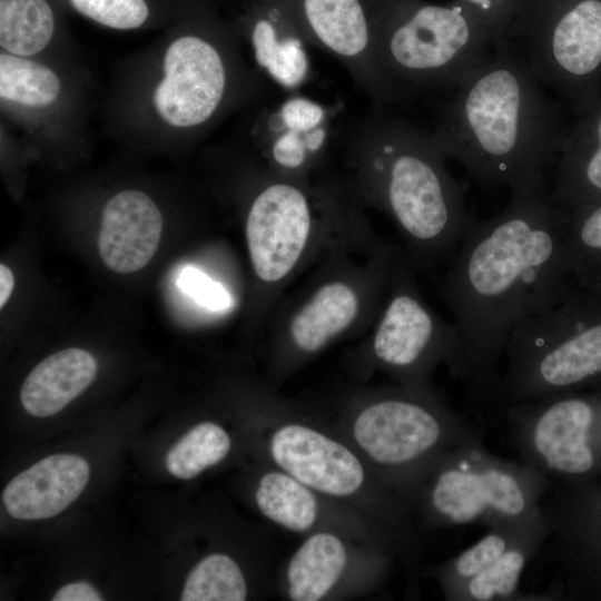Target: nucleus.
<instances>
[{"instance_id": "1", "label": "nucleus", "mask_w": 601, "mask_h": 601, "mask_svg": "<svg viewBox=\"0 0 601 601\" xmlns=\"http://www.w3.org/2000/svg\"><path fill=\"white\" fill-rule=\"evenodd\" d=\"M574 285L549 184L511 189L508 206L489 219L471 216L440 292L459 337L449 372L473 401H496L497 366L513 329L558 304Z\"/></svg>"}, {"instance_id": "2", "label": "nucleus", "mask_w": 601, "mask_h": 601, "mask_svg": "<svg viewBox=\"0 0 601 601\" xmlns=\"http://www.w3.org/2000/svg\"><path fill=\"white\" fill-rule=\"evenodd\" d=\"M566 112L508 42L445 96L431 131L477 184L514 189L549 184L570 127Z\"/></svg>"}, {"instance_id": "3", "label": "nucleus", "mask_w": 601, "mask_h": 601, "mask_svg": "<svg viewBox=\"0 0 601 601\" xmlns=\"http://www.w3.org/2000/svg\"><path fill=\"white\" fill-rule=\"evenodd\" d=\"M341 139V176L356 200L393 221L417 272L447 266L472 215L432 131L373 105Z\"/></svg>"}, {"instance_id": "4", "label": "nucleus", "mask_w": 601, "mask_h": 601, "mask_svg": "<svg viewBox=\"0 0 601 601\" xmlns=\"http://www.w3.org/2000/svg\"><path fill=\"white\" fill-rule=\"evenodd\" d=\"M244 224L257 321L267 318L290 283L332 250L383 242L341 175L326 169L302 181L260 159L254 164Z\"/></svg>"}, {"instance_id": "5", "label": "nucleus", "mask_w": 601, "mask_h": 601, "mask_svg": "<svg viewBox=\"0 0 601 601\" xmlns=\"http://www.w3.org/2000/svg\"><path fill=\"white\" fill-rule=\"evenodd\" d=\"M401 250L387 242L346 245L324 256L268 315L272 375L282 377L375 323Z\"/></svg>"}, {"instance_id": "6", "label": "nucleus", "mask_w": 601, "mask_h": 601, "mask_svg": "<svg viewBox=\"0 0 601 601\" xmlns=\"http://www.w3.org/2000/svg\"><path fill=\"white\" fill-rule=\"evenodd\" d=\"M374 26L386 75L411 98L420 91L449 95L495 49L463 0L444 6L388 0Z\"/></svg>"}, {"instance_id": "7", "label": "nucleus", "mask_w": 601, "mask_h": 601, "mask_svg": "<svg viewBox=\"0 0 601 601\" xmlns=\"http://www.w3.org/2000/svg\"><path fill=\"white\" fill-rule=\"evenodd\" d=\"M352 437L381 477L411 506L423 477L443 455L481 440L475 427L440 395L403 386L358 396Z\"/></svg>"}, {"instance_id": "8", "label": "nucleus", "mask_w": 601, "mask_h": 601, "mask_svg": "<svg viewBox=\"0 0 601 601\" xmlns=\"http://www.w3.org/2000/svg\"><path fill=\"white\" fill-rule=\"evenodd\" d=\"M505 355L496 403L504 407L601 376V296L577 284L554 306L520 322Z\"/></svg>"}, {"instance_id": "9", "label": "nucleus", "mask_w": 601, "mask_h": 601, "mask_svg": "<svg viewBox=\"0 0 601 601\" xmlns=\"http://www.w3.org/2000/svg\"><path fill=\"white\" fill-rule=\"evenodd\" d=\"M551 485L538 469L495 456L479 440L443 455L423 477L413 505L433 529L470 524L490 529L530 514Z\"/></svg>"}, {"instance_id": "10", "label": "nucleus", "mask_w": 601, "mask_h": 601, "mask_svg": "<svg viewBox=\"0 0 601 601\" xmlns=\"http://www.w3.org/2000/svg\"><path fill=\"white\" fill-rule=\"evenodd\" d=\"M509 42L568 112L592 108L601 89V0H528Z\"/></svg>"}, {"instance_id": "11", "label": "nucleus", "mask_w": 601, "mask_h": 601, "mask_svg": "<svg viewBox=\"0 0 601 601\" xmlns=\"http://www.w3.org/2000/svg\"><path fill=\"white\" fill-rule=\"evenodd\" d=\"M416 273L401 248L383 307L351 353V364L361 374L385 372L403 387L439 395L433 373L440 363L447 368L453 365L459 337L454 324L444 321L422 296Z\"/></svg>"}, {"instance_id": "12", "label": "nucleus", "mask_w": 601, "mask_h": 601, "mask_svg": "<svg viewBox=\"0 0 601 601\" xmlns=\"http://www.w3.org/2000/svg\"><path fill=\"white\" fill-rule=\"evenodd\" d=\"M505 418L512 446L522 462L546 476L573 480L598 465L601 394L571 392L511 404Z\"/></svg>"}, {"instance_id": "13", "label": "nucleus", "mask_w": 601, "mask_h": 601, "mask_svg": "<svg viewBox=\"0 0 601 601\" xmlns=\"http://www.w3.org/2000/svg\"><path fill=\"white\" fill-rule=\"evenodd\" d=\"M235 79L239 73L227 48L211 38L186 33L166 49L152 106L170 127L200 129L229 102Z\"/></svg>"}, {"instance_id": "14", "label": "nucleus", "mask_w": 601, "mask_h": 601, "mask_svg": "<svg viewBox=\"0 0 601 601\" xmlns=\"http://www.w3.org/2000/svg\"><path fill=\"white\" fill-rule=\"evenodd\" d=\"M255 137L259 159L273 171L309 181L327 169L332 142L329 112L318 102L292 95L259 118Z\"/></svg>"}, {"instance_id": "15", "label": "nucleus", "mask_w": 601, "mask_h": 601, "mask_svg": "<svg viewBox=\"0 0 601 601\" xmlns=\"http://www.w3.org/2000/svg\"><path fill=\"white\" fill-rule=\"evenodd\" d=\"M268 450L275 465L318 494L346 499L366 486L359 457L345 444L300 422L273 431Z\"/></svg>"}, {"instance_id": "16", "label": "nucleus", "mask_w": 601, "mask_h": 601, "mask_svg": "<svg viewBox=\"0 0 601 601\" xmlns=\"http://www.w3.org/2000/svg\"><path fill=\"white\" fill-rule=\"evenodd\" d=\"M162 215L144 191L126 189L105 205L98 250L105 265L119 274L135 273L154 257L162 233Z\"/></svg>"}, {"instance_id": "17", "label": "nucleus", "mask_w": 601, "mask_h": 601, "mask_svg": "<svg viewBox=\"0 0 601 601\" xmlns=\"http://www.w3.org/2000/svg\"><path fill=\"white\" fill-rule=\"evenodd\" d=\"M89 476V465L81 456L53 454L17 474L4 487L2 502L14 519H48L81 494Z\"/></svg>"}, {"instance_id": "18", "label": "nucleus", "mask_w": 601, "mask_h": 601, "mask_svg": "<svg viewBox=\"0 0 601 601\" xmlns=\"http://www.w3.org/2000/svg\"><path fill=\"white\" fill-rule=\"evenodd\" d=\"M549 200L562 209L601 200V89L592 108L570 124Z\"/></svg>"}, {"instance_id": "19", "label": "nucleus", "mask_w": 601, "mask_h": 601, "mask_svg": "<svg viewBox=\"0 0 601 601\" xmlns=\"http://www.w3.org/2000/svg\"><path fill=\"white\" fill-rule=\"evenodd\" d=\"M95 357L81 348H67L41 361L20 390L23 408L37 417L51 416L79 396L95 380Z\"/></svg>"}, {"instance_id": "20", "label": "nucleus", "mask_w": 601, "mask_h": 601, "mask_svg": "<svg viewBox=\"0 0 601 601\" xmlns=\"http://www.w3.org/2000/svg\"><path fill=\"white\" fill-rule=\"evenodd\" d=\"M255 19L248 40L256 66L278 86L295 90L311 76V62L302 30L273 7Z\"/></svg>"}, {"instance_id": "21", "label": "nucleus", "mask_w": 601, "mask_h": 601, "mask_svg": "<svg viewBox=\"0 0 601 601\" xmlns=\"http://www.w3.org/2000/svg\"><path fill=\"white\" fill-rule=\"evenodd\" d=\"M540 506V505H539ZM550 535V526L541 509L525 532L490 568L455 590L453 601L491 600H553L551 592L525 593L519 589L521 575L528 563L541 551Z\"/></svg>"}, {"instance_id": "22", "label": "nucleus", "mask_w": 601, "mask_h": 601, "mask_svg": "<svg viewBox=\"0 0 601 601\" xmlns=\"http://www.w3.org/2000/svg\"><path fill=\"white\" fill-rule=\"evenodd\" d=\"M348 562V551L336 534H311L294 552L286 569V592L293 601H318L334 590Z\"/></svg>"}, {"instance_id": "23", "label": "nucleus", "mask_w": 601, "mask_h": 601, "mask_svg": "<svg viewBox=\"0 0 601 601\" xmlns=\"http://www.w3.org/2000/svg\"><path fill=\"white\" fill-rule=\"evenodd\" d=\"M539 512L540 506L523 518L490 528L480 541L454 558L435 565L431 574L439 582L445 599L449 600L455 590L490 568L525 534Z\"/></svg>"}, {"instance_id": "24", "label": "nucleus", "mask_w": 601, "mask_h": 601, "mask_svg": "<svg viewBox=\"0 0 601 601\" xmlns=\"http://www.w3.org/2000/svg\"><path fill=\"white\" fill-rule=\"evenodd\" d=\"M316 492L282 470L265 473L258 481L255 501L260 513L294 533H306L317 523Z\"/></svg>"}, {"instance_id": "25", "label": "nucleus", "mask_w": 601, "mask_h": 601, "mask_svg": "<svg viewBox=\"0 0 601 601\" xmlns=\"http://www.w3.org/2000/svg\"><path fill=\"white\" fill-rule=\"evenodd\" d=\"M559 209L573 279L580 288L601 296V200Z\"/></svg>"}, {"instance_id": "26", "label": "nucleus", "mask_w": 601, "mask_h": 601, "mask_svg": "<svg viewBox=\"0 0 601 601\" xmlns=\"http://www.w3.org/2000/svg\"><path fill=\"white\" fill-rule=\"evenodd\" d=\"M55 23L46 0H0L2 51L26 58L36 56L50 42Z\"/></svg>"}, {"instance_id": "27", "label": "nucleus", "mask_w": 601, "mask_h": 601, "mask_svg": "<svg viewBox=\"0 0 601 601\" xmlns=\"http://www.w3.org/2000/svg\"><path fill=\"white\" fill-rule=\"evenodd\" d=\"M60 91V79L51 68L26 57L1 51L0 97L2 102L41 109L53 105Z\"/></svg>"}, {"instance_id": "28", "label": "nucleus", "mask_w": 601, "mask_h": 601, "mask_svg": "<svg viewBox=\"0 0 601 601\" xmlns=\"http://www.w3.org/2000/svg\"><path fill=\"white\" fill-rule=\"evenodd\" d=\"M230 445V437L220 425L203 422L173 445L166 455L165 464L171 475L189 480L223 461Z\"/></svg>"}, {"instance_id": "29", "label": "nucleus", "mask_w": 601, "mask_h": 601, "mask_svg": "<svg viewBox=\"0 0 601 601\" xmlns=\"http://www.w3.org/2000/svg\"><path fill=\"white\" fill-rule=\"evenodd\" d=\"M247 585L238 564L227 554L213 553L189 572L183 601H244Z\"/></svg>"}, {"instance_id": "30", "label": "nucleus", "mask_w": 601, "mask_h": 601, "mask_svg": "<svg viewBox=\"0 0 601 601\" xmlns=\"http://www.w3.org/2000/svg\"><path fill=\"white\" fill-rule=\"evenodd\" d=\"M70 3L82 16L118 30L136 29L149 14L145 0H70Z\"/></svg>"}, {"instance_id": "31", "label": "nucleus", "mask_w": 601, "mask_h": 601, "mask_svg": "<svg viewBox=\"0 0 601 601\" xmlns=\"http://www.w3.org/2000/svg\"><path fill=\"white\" fill-rule=\"evenodd\" d=\"M490 32L494 47L509 42V33L528 0H463Z\"/></svg>"}, {"instance_id": "32", "label": "nucleus", "mask_w": 601, "mask_h": 601, "mask_svg": "<svg viewBox=\"0 0 601 601\" xmlns=\"http://www.w3.org/2000/svg\"><path fill=\"white\" fill-rule=\"evenodd\" d=\"M177 285L207 309L226 311L231 304L227 289L197 267L186 266L178 276Z\"/></svg>"}, {"instance_id": "33", "label": "nucleus", "mask_w": 601, "mask_h": 601, "mask_svg": "<svg viewBox=\"0 0 601 601\" xmlns=\"http://www.w3.org/2000/svg\"><path fill=\"white\" fill-rule=\"evenodd\" d=\"M52 601H101L102 597L86 581H79L61 587L52 597Z\"/></svg>"}, {"instance_id": "34", "label": "nucleus", "mask_w": 601, "mask_h": 601, "mask_svg": "<svg viewBox=\"0 0 601 601\" xmlns=\"http://www.w3.org/2000/svg\"><path fill=\"white\" fill-rule=\"evenodd\" d=\"M14 286V277L11 269L4 265H0V307L2 308L8 302Z\"/></svg>"}]
</instances>
